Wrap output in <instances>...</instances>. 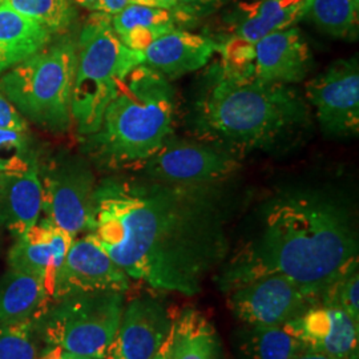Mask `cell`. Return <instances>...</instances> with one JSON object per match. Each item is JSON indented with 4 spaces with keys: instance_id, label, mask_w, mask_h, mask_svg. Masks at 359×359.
Wrapping results in <instances>:
<instances>
[{
    "instance_id": "1",
    "label": "cell",
    "mask_w": 359,
    "mask_h": 359,
    "mask_svg": "<svg viewBox=\"0 0 359 359\" xmlns=\"http://www.w3.org/2000/svg\"><path fill=\"white\" fill-rule=\"evenodd\" d=\"M228 213L215 184L105 180L90 234L130 280L194 295L226 255Z\"/></svg>"
},
{
    "instance_id": "2",
    "label": "cell",
    "mask_w": 359,
    "mask_h": 359,
    "mask_svg": "<svg viewBox=\"0 0 359 359\" xmlns=\"http://www.w3.org/2000/svg\"><path fill=\"white\" fill-rule=\"evenodd\" d=\"M358 269V240L342 206L313 194H290L271 203L256 244L231 262V286L276 273L321 301L325 290Z\"/></svg>"
},
{
    "instance_id": "3",
    "label": "cell",
    "mask_w": 359,
    "mask_h": 359,
    "mask_svg": "<svg viewBox=\"0 0 359 359\" xmlns=\"http://www.w3.org/2000/svg\"><path fill=\"white\" fill-rule=\"evenodd\" d=\"M309 120L308 105L292 86L233 80L215 68L193 111L198 137L237 156L277 148L301 133Z\"/></svg>"
},
{
    "instance_id": "4",
    "label": "cell",
    "mask_w": 359,
    "mask_h": 359,
    "mask_svg": "<svg viewBox=\"0 0 359 359\" xmlns=\"http://www.w3.org/2000/svg\"><path fill=\"white\" fill-rule=\"evenodd\" d=\"M172 81L148 65L133 68L88 136L90 154L105 167L144 165L172 136Z\"/></svg>"
},
{
    "instance_id": "5",
    "label": "cell",
    "mask_w": 359,
    "mask_h": 359,
    "mask_svg": "<svg viewBox=\"0 0 359 359\" xmlns=\"http://www.w3.org/2000/svg\"><path fill=\"white\" fill-rule=\"evenodd\" d=\"M142 52L132 51L117 38L111 16L92 13L76 40V65L72 87V123L83 136L102 126L104 112L121 81L137 65Z\"/></svg>"
},
{
    "instance_id": "6",
    "label": "cell",
    "mask_w": 359,
    "mask_h": 359,
    "mask_svg": "<svg viewBox=\"0 0 359 359\" xmlns=\"http://www.w3.org/2000/svg\"><path fill=\"white\" fill-rule=\"evenodd\" d=\"M76 40L65 36L0 75V93L39 128L65 132L72 124L71 100Z\"/></svg>"
},
{
    "instance_id": "7",
    "label": "cell",
    "mask_w": 359,
    "mask_h": 359,
    "mask_svg": "<svg viewBox=\"0 0 359 359\" xmlns=\"http://www.w3.org/2000/svg\"><path fill=\"white\" fill-rule=\"evenodd\" d=\"M123 293H79L55 299L34 321L55 348L92 359H105L123 316Z\"/></svg>"
},
{
    "instance_id": "8",
    "label": "cell",
    "mask_w": 359,
    "mask_h": 359,
    "mask_svg": "<svg viewBox=\"0 0 359 359\" xmlns=\"http://www.w3.org/2000/svg\"><path fill=\"white\" fill-rule=\"evenodd\" d=\"M43 187V210L47 219L74 238L95 228L96 179L87 161L59 154L39 165Z\"/></svg>"
},
{
    "instance_id": "9",
    "label": "cell",
    "mask_w": 359,
    "mask_h": 359,
    "mask_svg": "<svg viewBox=\"0 0 359 359\" xmlns=\"http://www.w3.org/2000/svg\"><path fill=\"white\" fill-rule=\"evenodd\" d=\"M229 306L248 326H283L321 305L320 298L287 277L269 273L228 286Z\"/></svg>"
},
{
    "instance_id": "10",
    "label": "cell",
    "mask_w": 359,
    "mask_h": 359,
    "mask_svg": "<svg viewBox=\"0 0 359 359\" xmlns=\"http://www.w3.org/2000/svg\"><path fill=\"white\" fill-rule=\"evenodd\" d=\"M237 154L215 144L176 140L172 136L144 164L147 177L177 185H208L240 168Z\"/></svg>"
},
{
    "instance_id": "11",
    "label": "cell",
    "mask_w": 359,
    "mask_h": 359,
    "mask_svg": "<svg viewBox=\"0 0 359 359\" xmlns=\"http://www.w3.org/2000/svg\"><path fill=\"white\" fill-rule=\"evenodd\" d=\"M306 99L321 128L334 137L359 132V65L357 57L341 59L306 84Z\"/></svg>"
},
{
    "instance_id": "12",
    "label": "cell",
    "mask_w": 359,
    "mask_h": 359,
    "mask_svg": "<svg viewBox=\"0 0 359 359\" xmlns=\"http://www.w3.org/2000/svg\"><path fill=\"white\" fill-rule=\"evenodd\" d=\"M130 278L111 259L95 237L88 234L74 240L63 265L57 270L52 298L79 293H124Z\"/></svg>"
},
{
    "instance_id": "13",
    "label": "cell",
    "mask_w": 359,
    "mask_h": 359,
    "mask_svg": "<svg viewBox=\"0 0 359 359\" xmlns=\"http://www.w3.org/2000/svg\"><path fill=\"white\" fill-rule=\"evenodd\" d=\"M173 317L158 299L142 297L123 310L118 329L105 359H152L164 345Z\"/></svg>"
},
{
    "instance_id": "14",
    "label": "cell",
    "mask_w": 359,
    "mask_h": 359,
    "mask_svg": "<svg viewBox=\"0 0 359 359\" xmlns=\"http://www.w3.org/2000/svg\"><path fill=\"white\" fill-rule=\"evenodd\" d=\"M285 327L302 346L330 359H358L359 321L339 308L316 305Z\"/></svg>"
},
{
    "instance_id": "15",
    "label": "cell",
    "mask_w": 359,
    "mask_h": 359,
    "mask_svg": "<svg viewBox=\"0 0 359 359\" xmlns=\"http://www.w3.org/2000/svg\"><path fill=\"white\" fill-rule=\"evenodd\" d=\"M313 56L297 27H289L253 43L250 79L293 86L308 77Z\"/></svg>"
},
{
    "instance_id": "16",
    "label": "cell",
    "mask_w": 359,
    "mask_h": 359,
    "mask_svg": "<svg viewBox=\"0 0 359 359\" xmlns=\"http://www.w3.org/2000/svg\"><path fill=\"white\" fill-rule=\"evenodd\" d=\"M217 48L212 38L176 28L151 43L142 52V62L172 81L205 67Z\"/></svg>"
},
{
    "instance_id": "17",
    "label": "cell",
    "mask_w": 359,
    "mask_h": 359,
    "mask_svg": "<svg viewBox=\"0 0 359 359\" xmlns=\"http://www.w3.org/2000/svg\"><path fill=\"white\" fill-rule=\"evenodd\" d=\"M43 210V187L39 164L0 179V228L20 237L39 222Z\"/></svg>"
},
{
    "instance_id": "18",
    "label": "cell",
    "mask_w": 359,
    "mask_h": 359,
    "mask_svg": "<svg viewBox=\"0 0 359 359\" xmlns=\"http://www.w3.org/2000/svg\"><path fill=\"white\" fill-rule=\"evenodd\" d=\"M309 0H252L240 3L229 16L231 38L256 43L271 32L294 27Z\"/></svg>"
},
{
    "instance_id": "19",
    "label": "cell",
    "mask_w": 359,
    "mask_h": 359,
    "mask_svg": "<svg viewBox=\"0 0 359 359\" xmlns=\"http://www.w3.org/2000/svg\"><path fill=\"white\" fill-rule=\"evenodd\" d=\"M51 298L43 278L8 268L0 278V327L36 321Z\"/></svg>"
},
{
    "instance_id": "20",
    "label": "cell",
    "mask_w": 359,
    "mask_h": 359,
    "mask_svg": "<svg viewBox=\"0 0 359 359\" xmlns=\"http://www.w3.org/2000/svg\"><path fill=\"white\" fill-rule=\"evenodd\" d=\"M50 29L16 13L6 4L0 6V75L27 60L51 44Z\"/></svg>"
},
{
    "instance_id": "21",
    "label": "cell",
    "mask_w": 359,
    "mask_h": 359,
    "mask_svg": "<svg viewBox=\"0 0 359 359\" xmlns=\"http://www.w3.org/2000/svg\"><path fill=\"white\" fill-rule=\"evenodd\" d=\"M111 25L124 46L142 52L156 39L176 29L177 22L172 11L129 3L121 13L111 16Z\"/></svg>"
},
{
    "instance_id": "22",
    "label": "cell",
    "mask_w": 359,
    "mask_h": 359,
    "mask_svg": "<svg viewBox=\"0 0 359 359\" xmlns=\"http://www.w3.org/2000/svg\"><path fill=\"white\" fill-rule=\"evenodd\" d=\"M50 229L51 221L44 218L23 236L16 237L18 240L8 253V268L25 270L43 278L52 297L55 277L62 264L55 256Z\"/></svg>"
},
{
    "instance_id": "23",
    "label": "cell",
    "mask_w": 359,
    "mask_h": 359,
    "mask_svg": "<svg viewBox=\"0 0 359 359\" xmlns=\"http://www.w3.org/2000/svg\"><path fill=\"white\" fill-rule=\"evenodd\" d=\"M169 359H219L216 332L200 311L187 309L173 320Z\"/></svg>"
},
{
    "instance_id": "24",
    "label": "cell",
    "mask_w": 359,
    "mask_h": 359,
    "mask_svg": "<svg viewBox=\"0 0 359 359\" xmlns=\"http://www.w3.org/2000/svg\"><path fill=\"white\" fill-rule=\"evenodd\" d=\"M358 11L353 0H309L304 19L337 39H355Z\"/></svg>"
},
{
    "instance_id": "25",
    "label": "cell",
    "mask_w": 359,
    "mask_h": 359,
    "mask_svg": "<svg viewBox=\"0 0 359 359\" xmlns=\"http://www.w3.org/2000/svg\"><path fill=\"white\" fill-rule=\"evenodd\" d=\"M304 348L283 326H249L245 350L249 359H293Z\"/></svg>"
},
{
    "instance_id": "26",
    "label": "cell",
    "mask_w": 359,
    "mask_h": 359,
    "mask_svg": "<svg viewBox=\"0 0 359 359\" xmlns=\"http://www.w3.org/2000/svg\"><path fill=\"white\" fill-rule=\"evenodd\" d=\"M3 4L38 22L53 35L65 34L76 20V7L69 0H4Z\"/></svg>"
},
{
    "instance_id": "27",
    "label": "cell",
    "mask_w": 359,
    "mask_h": 359,
    "mask_svg": "<svg viewBox=\"0 0 359 359\" xmlns=\"http://www.w3.org/2000/svg\"><path fill=\"white\" fill-rule=\"evenodd\" d=\"M38 164L28 130L0 128V173H19Z\"/></svg>"
},
{
    "instance_id": "28",
    "label": "cell",
    "mask_w": 359,
    "mask_h": 359,
    "mask_svg": "<svg viewBox=\"0 0 359 359\" xmlns=\"http://www.w3.org/2000/svg\"><path fill=\"white\" fill-rule=\"evenodd\" d=\"M0 359H38L34 322L0 327Z\"/></svg>"
},
{
    "instance_id": "29",
    "label": "cell",
    "mask_w": 359,
    "mask_h": 359,
    "mask_svg": "<svg viewBox=\"0 0 359 359\" xmlns=\"http://www.w3.org/2000/svg\"><path fill=\"white\" fill-rule=\"evenodd\" d=\"M358 269L351 270L332 283L321 297V305L339 308L359 321Z\"/></svg>"
},
{
    "instance_id": "30",
    "label": "cell",
    "mask_w": 359,
    "mask_h": 359,
    "mask_svg": "<svg viewBox=\"0 0 359 359\" xmlns=\"http://www.w3.org/2000/svg\"><path fill=\"white\" fill-rule=\"evenodd\" d=\"M231 0H177L176 8L172 11L177 25H192L210 13H216Z\"/></svg>"
},
{
    "instance_id": "31",
    "label": "cell",
    "mask_w": 359,
    "mask_h": 359,
    "mask_svg": "<svg viewBox=\"0 0 359 359\" xmlns=\"http://www.w3.org/2000/svg\"><path fill=\"white\" fill-rule=\"evenodd\" d=\"M0 128L28 130L26 118L0 93Z\"/></svg>"
},
{
    "instance_id": "32",
    "label": "cell",
    "mask_w": 359,
    "mask_h": 359,
    "mask_svg": "<svg viewBox=\"0 0 359 359\" xmlns=\"http://www.w3.org/2000/svg\"><path fill=\"white\" fill-rule=\"evenodd\" d=\"M130 3V0H100V13L114 16L121 13Z\"/></svg>"
},
{
    "instance_id": "33",
    "label": "cell",
    "mask_w": 359,
    "mask_h": 359,
    "mask_svg": "<svg viewBox=\"0 0 359 359\" xmlns=\"http://www.w3.org/2000/svg\"><path fill=\"white\" fill-rule=\"evenodd\" d=\"M130 3L142 4L147 7H154V8H163L168 11H173L177 6V0H130Z\"/></svg>"
},
{
    "instance_id": "34",
    "label": "cell",
    "mask_w": 359,
    "mask_h": 359,
    "mask_svg": "<svg viewBox=\"0 0 359 359\" xmlns=\"http://www.w3.org/2000/svg\"><path fill=\"white\" fill-rule=\"evenodd\" d=\"M75 6L83 7L90 13H100V0H69Z\"/></svg>"
},
{
    "instance_id": "35",
    "label": "cell",
    "mask_w": 359,
    "mask_h": 359,
    "mask_svg": "<svg viewBox=\"0 0 359 359\" xmlns=\"http://www.w3.org/2000/svg\"><path fill=\"white\" fill-rule=\"evenodd\" d=\"M293 359H330L327 358V357H325V355H322L320 353H316V351H313V350H309V348H302L299 353H297V355H295Z\"/></svg>"
},
{
    "instance_id": "36",
    "label": "cell",
    "mask_w": 359,
    "mask_h": 359,
    "mask_svg": "<svg viewBox=\"0 0 359 359\" xmlns=\"http://www.w3.org/2000/svg\"><path fill=\"white\" fill-rule=\"evenodd\" d=\"M152 359H169V337H168V339L164 342V345L156 353V355Z\"/></svg>"
},
{
    "instance_id": "37",
    "label": "cell",
    "mask_w": 359,
    "mask_h": 359,
    "mask_svg": "<svg viewBox=\"0 0 359 359\" xmlns=\"http://www.w3.org/2000/svg\"><path fill=\"white\" fill-rule=\"evenodd\" d=\"M56 359H92L88 357H83V355H77V354H72V353H67V351H60L59 357Z\"/></svg>"
},
{
    "instance_id": "38",
    "label": "cell",
    "mask_w": 359,
    "mask_h": 359,
    "mask_svg": "<svg viewBox=\"0 0 359 359\" xmlns=\"http://www.w3.org/2000/svg\"><path fill=\"white\" fill-rule=\"evenodd\" d=\"M353 3H354V6L359 8V0H353Z\"/></svg>"
},
{
    "instance_id": "39",
    "label": "cell",
    "mask_w": 359,
    "mask_h": 359,
    "mask_svg": "<svg viewBox=\"0 0 359 359\" xmlns=\"http://www.w3.org/2000/svg\"><path fill=\"white\" fill-rule=\"evenodd\" d=\"M3 1H4V0H0V6H1V4H3Z\"/></svg>"
},
{
    "instance_id": "40",
    "label": "cell",
    "mask_w": 359,
    "mask_h": 359,
    "mask_svg": "<svg viewBox=\"0 0 359 359\" xmlns=\"http://www.w3.org/2000/svg\"><path fill=\"white\" fill-rule=\"evenodd\" d=\"M1 176H3V173H0V179H1Z\"/></svg>"
}]
</instances>
